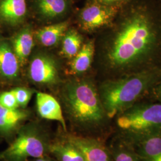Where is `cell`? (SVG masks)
I'll return each instance as SVG.
<instances>
[{"mask_svg":"<svg viewBox=\"0 0 161 161\" xmlns=\"http://www.w3.org/2000/svg\"><path fill=\"white\" fill-rule=\"evenodd\" d=\"M0 105L8 109H15L19 108L16 98L12 90L0 94Z\"/></svg>","mask_w":161,"mask_h":161,"instance_id":"cell-22","label":"cell"},{"mask_svg":"<svg viewBox=\"0 0 161 161\" xmlns=\"http://www.w3.org/2000/svg\"><path fill=\"white\" fill-rule=\"evenodd\" d=\"M125 139L132 144L139 161H161V134Z\"/></svg>","mask_w":161,"mask_h":161,"instance_id":"cell-9","label":"cell"},{"mask_svg":"<svg viewBox=\"0 0 161 161\" xmlns=\"http://www.w3.org/2000/svg\"><path fill=\"white\" fill-rule=\"evenodd\" d=\"M96 54L95 41L93 40L84 43L80 50L70 62V73L72 75H80L90 68Z\"/></svg>","mask_w":161,"mask_h":161,"instance_id":"cell-12","label":"cell"},{"mask_svg":"<svg viewBox=\"0 0 161 161\" xmlns=\"http://www.w3.org/2000/svg\"><path fill=\"white\" fill-rule=\"evenodd\" d=\"M113 161H139L132 144L120 136L110 152Z\"/></svg>","mask_w":161,"mask_h":161,"instance_id":"cell-19","label":"cell"},{"mask_svg":"<svg viewBox=\"0 0 161 161\" xmlns=\"http://www.w3.org/2000/svg\"><path fill=\"white\" fill-rule=\"evenodd\" d=\"M31 80L41 85L56 84L59 80L58 65L53 58L46 54H39L30 63Z\"/></svg>","mask_w":161,"mask_h":161,"instance_id":"cell-7","label":"cell"},{"mask_svg":"<svg viewBox=\"0 0 161 161\" xmlns=\"http://www.w3.org/2000/svg\"><path fill=\"white\" fill-rule=\"evenodd\" d=\"M119 10L118 6L106 5L97 1L88 4L79 16L80 28L88 33L105 29L113 22Z\"/></svg>","mask_w":161,"mask_h":161,"instance_id":"cell-6","label":"cell"},{"mask_svg":"<svg viewBox=\"0 0 161 161\" xmlns=\"http://www.w3.org/2000/svg\"><path fill=\"white\" fill-rule=\"evenodd\" d=\"M63 99L75 123L89 130L103 127L108 119L99 96L98 88L89 78L75 80L64 87Z\"/></svg>","mask_w":161,"mask_h":161,"instance_id":"cell-3","label":"cell"},{"mask_svg":"<svg viewBox=\"0 0 161 161\" xmlns=\"http://www.w3.org/2000/svg\"><path fill=\"white\" fill-rule=\"evenodd\" d=\"M35 7L41 17L46 20L64 16L69 10V0H36Z\"/></svg>","mask_w":161,"mask_h":161,"instance_id":"cell-15","label":"cell"},{"mask_svg":"<svg viewBox=\"0 0 161 161\" xmlns=\"http://www.w3.org/2000/svg\"><path fill=\"white\" fill-rule=\"evenodd\" d=\"M26 0H1L0 17L9 25L22 23L26 14Z\"/></svg>","mask_w":161,"mask_h":161,"instance_id":"cell-14","label":"cell"},{"mask_svg":"<svg viewBox=\"0 0 161 161\" xmlns=\"http://www.w3.org/2000/svg\"><path fill=\"white\" fill-rule=\"evenodd\" d=\"M100 53L101 63L115 78L161 68V14L145 5L118 12Z\"/></svg>","mask_w":161,"mask_h":161,"instance_id":"cell-1","label":"cell"},{"mask_svg":"<svg viewBox=\"0 0 161 161\" xmlns=\"http://www.w3.org/2000/svg\"><path fill=\"white\" fill-rule=\"evenodd\" d=\"M36 108L39 115L44 119L58 121L66 131V124L62 110L57 100L45 92H39L36 94Z\"/></svg>","mask_w":161,"mask_h":161,"instance_id":"cell-11","label":"cell"},{"mask_svg":"<svg viewBox=\"0 0 161 161\" xmlns=\"http://www.w3.org/2000/svg\"><path fill=\"white\" fill-rule=\"evenodd\" d=\"M13 51L17 56L19 64L24 65L34 46L32 30L29 27L22 29L13 40Z\"/></svg>","mask_w":161,"mask_h":161,"instance_id":"cell-17","label":"cell"},{"mask_svg":"<svg viewBox=\"0 0 161 161\" xmlns=\"http://www.w3.org/2000/svg\"><path fill=\"white\" fill-rule=\"evenodd\" d=\"M67 140L78 148L85 161H113L109 150L96 139L69 136Z\"/></svg>","mask_w":161,"mask_h":161,"instance_id":"cell-8","label":"cell"},{"mask_svg":"<svg viewBox=\"0 0 161 161\" xmlns=\"http://www.w3.org/2000/svg\"><path fill=\"white\" fill-rule=\"evenodd\" d=\"M97 2L100 3L106 4V5H113V6H117V4H120L122 2L128 1L130 0H96Z\"/></svg>","mask_w":161,"mask_h":161,"instance_id":"cell-24","label":"cell"},{"mask_svg":"<svg viewBox=\"0 0 161 161\" xmlns=\"http://www.w3.org/2000/svg\"><path fill=\"white\" fill-rule=\"evenodd\" d=\"M68 27L69 23L68 22L45 26L36 32V39L44 46H54L63 39L68 30Z\"/></svg>","mask_w":161,"mask_h":161,"instance_id":"cell-16","label":"cell"},{"mask_svg":"<svg viewBox=\"0 0 161 161\" xmlns=\"http://www.w3.org/2000/svg\"><path fill=\"white\" fill-rule=\"evenodd\" d=\"M48 144L40 130L34 126L21 127L6 149L0 152L1 161H26L43 158Z\"/></svg>","mask_w":161,"mask_h":161,"instance_id":"cell-5","label":"cell"},{"mask_svg":"<svg viewBox=\"0 0 161 161\" xmlns=\"http://www.w3.org/2000/svg\"><path fill=\"white\" fill-rule=\"evenodd\" d=\"M48 150L58 161H85L80 150L68 140L49 144Z\"/></svg>","mask_w":161,"mask_h":161,"instance_id":"cell-18","label":"cell"},{"mask_svg":"<svg viewBox=\"0 0 161 161\" xmlns=\"http://www.w3.org/2000/svg\"><path fill=\"white\" fill-rule=\"evenodd\" d=\"M12 91L16 98L19 106L25 108L32 97V91L30 89L24 87H17L12 90Z\"/></svg>","mask_w":161,"mask_h":161,"instance_id":"cell-21","label":"cell"},{"mask_svg":"<svg viewBox=\"0 0 161 161\" xmlns=\"http://www.w3.org/2000/svg\"><path fill=\"white\" fill-rule=\"evenodd\" d=\"M116 125L124 138L161 134V103L144 98L117 115Z\"/></svg>","mask_w":161,"mask_h":161,"instance_id":"cell-4","label":"cell"},{"mask_svg":"<svg viewBox=\"0 0 161 161\" xmlns=\"http://www.w3.org/2000/svg\"><path fill=\"white\" fill-rule=\"evenodd\" d=\"M147 97L161 103V79L153 87Z\"/></svg>","mask_w":161,"mask_h":161,"instance_id":"cell-23","label":"cell"},{"mask_svg":"<svg viewBox=\"0 0 161 161\" xmlns=\"http://www.w3.org/2000/svg\"><path fill=\"white\" fill-rule=\"evenodd\" d=\"M83 37L75 29L68 30L62 39L61 54L64 58H72L80 50Z\"/></svg>","mask_w":161,"mask_h":161,"instance_id":"cell-20","label":"cell"},{"mask_svg":"<svg viewBox=\"0 0 161 161\" xmlns=\"http://www.w3.org/2000/svg\"><path fill=\"white\" fill-rule=\"evenodd\" d=\"M34 161H53L52 159H47V158H37L36 159V160Z\"/></svg>","mask_w":161,"mask_h":161,"instance_id":"cell-25","label":"cell"},{"mask_svg":"<svg viewBox=\"0 0 161 161\" xmlns=\"http://www.w3.org/2000/svg\"><path fill=\"white\" fill-rule=\"evenodd\" d=\"M161 79V68H158L103 81L98 91L108 118H115L133 104L147 97Z\"/></svg>","mask_w":161,"mask_h":161,"instance_id":"cell-2","label":"cell"},{"mask_svg":"<svg viewBox=\"0 0 161 161\" xmlns=\"http://www.w3.org/2000/svg\"><path fill=\"white\" fill-rule=\"evenodd\" d=\"M28 116L25 110L8 109L0 105V137L10 139L16 136Z\"/></svg>","mask_w":161,"mask_h":161,"instance_id":"cell-10","label":"cell"},{"mask_svg":"<svg viewBox=\"0 0 161 161\" xmlns=\"http://www.w3.org/2000/svg\"><path fill=\"white\" fill-rule=\"evenodd\" d=\"M19 62L13 49L6 41H0V74L7 80L16 78Z\"/></svg>","mask_w":161,"mask_h":161,"instance_id":"cell-13","label":"cell"}]
</instances>
